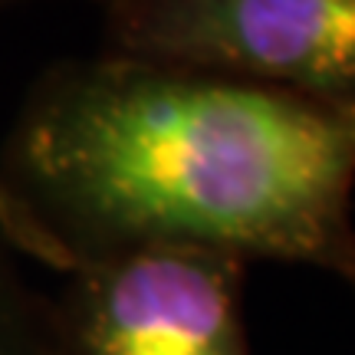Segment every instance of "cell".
<instances>
[{
  "instance_id": "6da1fadb",
  "label": "cell",
  "mask_w": 355,
  "mask_h": 355,
  "mask_svg": "<svg viewBox=\"0 0 355 355\" xmlns=\"http://www.w3.org/2000/svg\"><path fill=\"white\" fill-rule=\"evenodd\" d=\"M355 105L99 50L53 63L0 141V237L66 277L145 247L355 286Z\"/></svg>"
},
{
  "instance_id": "7a4b0ae2",
  "label": "cell",
  "mask_w": 355,
  "mask_h": 355,
  "mask_svg": "<svg viewBox=\"0 0 355 355\" xmlns=\"http://www.w3.org/2000/svg\"><path fill=\"white\" fill-rule=\"evenodd\" d=\"M102 50L355 105V0H92Z\"/></svg>"
},
{
  "instance_id": "3957f363",
  "label": "cell",
  "mask_w": 355,
  "mask_h": 355,
  "mask_svg": "<svg viewBox=\"0 0 355 355\" xmlns=\"http://www.w3.org/2000/svg\"><path fill=\"white\" fill-rule=\"evenodd\" d=\"M247 263L198 247H145L60 277L63 355H250Z\"/></svg>"
},
{
  "instance_id": "277c9868",
  "label": "cell",
  "mask_w": 355,
  "mask_h": 355,
  "mask_svg": "<svg viewBox=\"0 0 355 355\" xmlns=\"http://www.w3.org/2000/svg\"><path fill=\"white\" fill-rule=\"evenodd\" d=\"M0 355H63L50 293L26 277L0 237Z\"/></svg>"
},
{
  "instance_id": "5b68a950",
  "label": "cell",
  "mask_w": 355,
  "mask_h": 355,
  "mask_svg": "<svg viewBox=\"0 0 355 355\" xmlns=\"http://www.w3.org/2000/svg\"><path fill=\"white\" fill-rule=\"evenodd\" d=\"M30 3H43V0H0V13L20 10V7H30Z\"/></svg>"
}]
</instances>
